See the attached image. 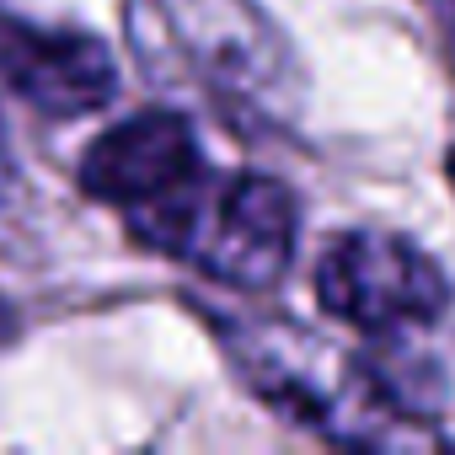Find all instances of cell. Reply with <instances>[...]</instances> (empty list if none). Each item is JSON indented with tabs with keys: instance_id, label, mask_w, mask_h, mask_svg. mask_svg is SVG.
I'll use <instances>...</instances> for the list:
<instances>
[{
	"instance_id": "9c48e42d",
	"label": "cell",
	"mask_w": 455,
	"mask_h": 455,
	"mask_svg": "<svg viewBox=\"0 0 455 455\" xmlns=\"http://www.w3.org/2000/svg\"><path fill=\"white\" fill-rule=\"evenodd\" d=\"M444 172H450V188H455V150H450V161H444Z\"/></svg>"
},
{
	"instance_id": "3957f363",
	"label": "cell",
	"mask_w": 455,
	"mask_h": 455,
	"mask_svg": "<svg viewBox=\"0 0 455 455\" xmlns=\"http://www.w3.org/2000/svg\"><path fill=\"white\" fill-rule=\"evenodd\" d=\"M316 300L327 316L391 338V332L434 327L450 311V279L407 236L348 231L332 236V247L316 263Z\"/></svg>"
},
{
	"instance_id": "8992f818",
	"label": "cell",
	"mask_w": 455,
	"mask_h": 455,
	"mask_svg": "<svg viewBox=\"0 0 455 455\" xmlns=\"http://www.w3.org/2000/svg\"><path fill=\"white\" fill-rule=\"evenodd\" d=\"M423 6L434 12V22H439L444 33H455V0H423Z\"/></svg>"
},
{
	"instance_id": "ba28073f",
	"label": "cell",
	"mask_w": 455,
	"mask_h": 455,
	"mask_svg": "<svg viewBox=\"0 0 455 455\" xmlns=\"http://www.w3.org/2000/svg\"><path fill=\"white\" fill-rule=\"evenodd\" d=\"M12 177V161H6V129H0V182Z\"/></svg>"
},
{
	"instance_id": "5b68a950",
	"label": "cell",
	"mask_w": 455,
	"mask_h": 455,
	"mask_svg": "<svg viewBox=\"0 0 455 455\" xmlns=\"http://www.w3.org/2000/svg\"><path fill=\"white\" fill-rule=\"evenodd\" d=\"M204 166L198 134L172 108H145L124 124H113L102 140H92L81 161V188L102 204H118L124 214L140 204L166 198Z\"/></svg>"
},
{
	"instance_id": "6da1fadb",
	"label": "cell",
	"mask_w": 455,
	"mask_h": 455,
	"mask_svg": "<svg viewBox=\"0 0 455 455\" xmlns=\"http://www.w3.org/2000/svg\"><path fill=\"white\" fill-rule=\"evenodd\" d=\"M124 28L150 86L225 124L258 134L300 113V60L258 0H129Z\"/></svg>"
},
{
	"instance_id": "277c9868",
	"label": "cell",
	"mask_w": 455,
	"mask_h": 455,
	"mask_svg": "<svg viewBox=\"0 0 455 455\" xmlns=\"http://www.w3.org/2000/svg\"><path fill=\"white\" fill-rule=\"evenodd\" d=\"M0 81L44 118H81L113 102L118 70L102 38L0 17Z\"/></svg>"
},
{
	"instance_id": "52a82bcc",
	"label": "cell",
	"mask_w": 455,
	"mask_h": 455,
	"mask_svg": "<svg viewBox=\"0 0 455 455\" xmlns=\"http://www.w3.org/2000/svg\"><path fill=\"white\" fill-rule=\"evenodd\" d=\"M17 338V316H12V306L0 300V343H12Z\"/></svg>"
},
{
	"instance_id": "7a4b0ae2",
	"label": "cell",
	"mask_w": 455,
	"mask_h": 455,
	"mask_svg": "<svg viewBox=\"0 0 455 455\" xmlns=\"http://www.w3.org/2000/svg\"><path fill=\"white\" fill-rule=\"evenodd\" d=\"M129 231L145 247L182 258L220 284L268 290L295 258L300 209L279 177L198 166L166 198L129 209Z\"/></svg>"
}]
</instances>
